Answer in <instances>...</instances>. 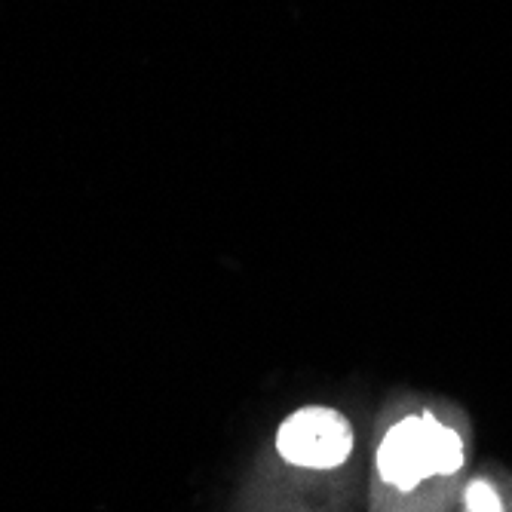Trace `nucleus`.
Returning <instances> with one entry per match:
<instances>
[{
  "label": "nucleus",
  "instance_id": "nucleus-3",
  "mask_svg": "<svg viewBox=\"0 0 512 512\" xmlns=\"http://www.w3.org/2000/svg\"><path fill=\"white\" fill-rule=\"evenodd\" d=\"M463 506H467V512H506L503 494L485 476H479L467 485V491H463Z\"/></svg>",
  "mask_w": 512,
  "mask_h": 512
},
{
  "label": "nucleus",
  "instance_id": "nucleus-1",
  "mask_svg": "<svg viewBox=\"0 0 512 512\" xmlns=\"http://www.w3.org/2000/svg\"><path fill=\"white\" fill-rule=\"evenodd\" d=\"M463 463H467L463 433L442 421L436 411L405 414L378 445V473L402 494H414L430 479L451 482Z\"/></svg>",
  "mask_w": 512,
  "mask_h": 512
},
{
  "label": "nucleus",
  "instance_id": "nucleus-2",
  "mask_svg": "<svg viewBox=\"0 0 512 512\" xmlns=\"http://www.w3.org/2000/svg\"><path fill=\"white\" fill-rule=\"evenodd\" d=\"M276 448L289 463L307 470H335L353 451L350 421L325 405L295 411L276 433Z\"/></svg>",
  "mask_w": 512,
  "mask_h": 512
}]
</instances>
